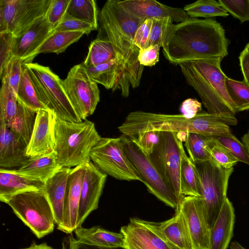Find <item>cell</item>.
I'll return each mask as SVG.
<instances>
[{"mask_svg":"<svg viewBox=\"0 0 249 249\" xmlns=\"http://www.w3.org/2000/svg\"><path fill=\"white\" fill-rule=\"evenodd\" d=\"M212 160L225 168L233 167L239 160L225 147L219 143L213 137L210 146Z\"/></svg>","mask_w":249,"mask_h":249,"instance_id":"cell-40","label":"cell"},{"mask_svg":"<svg viewBox=\"0 0 249 249\" xmlns=\"http://www.w3.org/2000/svg\"><path fill=\"white\" fill-rule=\"evenodd\" d=\"M226 86L228 94L234 103L237 112L249 109V86L244 81L227 77Z\"/></svg>","mask_w":249,"mask_h":249,"instance_id":"cell-36","label":"cell"},{"mask_svg":"<svg viewBox=\"0 0 249 249\" xmlns=\"http://www.w3.org/2000/svg\"><path fill=\"white\" fill-rule=\"evenodd\" d=\"M99 12L94 0H70L65 16L89 23L98 29Z\"/></svg>","mask_w":249,"mask_h":249,"instance_id":"cell-31","label":"cell"},{"mask_svg":"<svg viewBox=\"0 0 249 249\" xmlns=\"http://www.w3.org/2000/svg\"><path fill=\"white\" fill-rule=\"evenodd\" d=\"M107 178V175L99 170L91 161L85 164L81 189L77 227L81 226L88 215L98 208Z\"/></svg>","mask_w":249,"mask_h":249,"instance_id":"cell-14","label":"cell"},{"mask_svg":"<svg viewBox=\"0 0 249 249\" xmlns=\"http://www.w3.org/2000/svg\"><path fill=\"white\" fill-rule=\"evenodd\" d=\"M0 91V120L4 121L9 127L14 122L18 110L17 95L7 79L1 80Z\"/></svg>","mask_w":249,"mask_h":249,"instance_id":"cell-33","label":"cell"},{"mask_svg":"<svg viewBox=\"0 0 249 249\" xmlns=\"http://www.w3.org/2000/svg\"><path fill=\"white\" fill-rule=\"evenodd\" d=\"M129 138L136 142L146 156H148L152 153L155 146L159 142L160 131H147L141 132L135 137Z\"/></svg>","mask_w":249,"mask_h":249,"instance_id":"cell-45","label":"cell"},{"mask_svg":"<svg viewBox=\"0 0 249 249\" xmlns=\"http://www.w3.org/2000/svg\"><path fill=\"white\" fill-rule=\"evenodd\" d=\"M56 116L48 108L38 110L26 154L32 157L55 151V124Z\"/></svg>","mask_w":249,"mask_h":249,"instance_id":"cell-15","label":"cell"},{"mask_svg":"<svg viewBox=\"0 0 249 249\" xmlns=\"http://www.w3.org/2000/svg\"><path fill=\"white\" fill-rule=\"evenodd\" d=\"M22 249H54L51 246H49L46 243H43L40 244H37L36 242H33L31 245L27 248Z\"/></svg>","mask_w":249,"mask_h":249,"instance_id":"cell-52","label":"cell"},{"mask_svg":"<svg viewBox=\"0 0 249 249\" xmlns=\"http://www.w3.org/2000/svg\"><path fill=\"white\" fill-rule=\"evenodd\" d=\"M61 249H125L124 248H107L84 243L74 238L72 233L68 234L62 241Z\"/></svg>","mask_w":249,"mask_h":249,"instance_id":"cell-49","label":"cell"},{"mask_svg":"<svg viewBox=\"0 0 249 249\" xmlns=\"http://www.w3.org/2000/svg\"><path fill=\"white\" fill-rule=\"evenodd\" d=\"M215 140L227 149L238 160L249 165V155L243 144L232 134L227 136H213Z\"/></svg>","mask_w":249,"mask_h":249,"instance_id":"cell-38","label":"cell"},{"mask_svg":"<svg viewBox=\"0 0 249 249\" xmlns=\"http://www.w3.org/2000/svg\"><path fill=\"white\" fill-rule=\"evenodd\" d=\"M122 233L124 237L125 249H172L166 243L159 238H139L126 233Z\"/></svg>","mask_w":249,"mask_h":249,"instance_id":"cell-39","label":"cell"},{"mask_svg":"<svg viewBox=\"0 0 249 249\" xmlns=\"http://www.w3.org/2000/svg\"><path fill=\"white\" fill-rule=\"evenodd\" d=\"M195 164L200 181V198L211 229L227 197L229 180L234 169L223 168L213 160Z\"/></svg>","mask_w":249,"mask_h":249,"instance_id":"cell-7","label":"cell"},{"mask_svg":"<svg viewBox=\"0 0 249 249\" xmlns=\"http://www.w3.org/2000/svg\"><path fill=\"white\" fill-rule=\"evenodd\" d=\"M97 30V29L89 23L65 15L54 29V31L81 32L86 35Z\"/></svg>","mask_w":249,"mask_h":249,"instance_id":"cell-44","label":"cell"},{"mask_svg":"<svg viewBox=\"0 0 249 249\" xmlns=\"http://www.w3.org/2000/svg\"><path fill=\"white\" fill-rule=\"evenodd\" d=\"M54 131L56 160L62 167H75L91 161V149L102 138L94 123L87 119L71 122L56 117Z\"/></svg>","mask_w":249,"mask_h":249,"instance_id":"cell-4","label":"cell"},{"mask_svg":"<svg viewBox=\"0 0 249 249\" xmlns=\"http://www.w3.org/2000/svg\"><path fill=\"white\" fill-rule=\"evenodd\" d=\"M54 31V27L48 23L45 16L38 19L21 36H14V56L24 63L31 62L36 51Z\"/></svg>","mask_w":249,"mask_h":249,"instance_id":"cell-18","label":"cell"},{"mask_svg":"<svg viewBox=\"0 0 249 249\" xmlns=\"http://www.w3.org/2000/svg\"><path fill=\"white\" fill-rule=\"evenodd\" d=\"M118 4L126 13L142 21L170 17L173 22L178 23L189 18L183 9L169 6L155 0H118Z\"/></svg>","mask_w":249,"mask_h":249,"instance_id":"cell-17","label":"cell"},{"mask_svg":"<svg viewBox=\"0 0 249 249\" xmlns=\"http://www.w3.org/2000/svg\"><path fill=\"white\" fill-rule=\"evenodd\" d=\"M72 168L63 167L53 177L45 183L44 189L52 207L59 229L63 224L64 202L69 176Z\"/></svg>","mask_w":249,"mask_h":249,"instance_id":"cell-23","label":"cell"},{"mask_svg":"<svg viewBox=\"0 0 249 249\" xmlns=\"http://www.w3.org/2000/svg\"><path fill=\"white\" fill-rule=\"evenodd\" d=\"M180 180L181 193L184 196L201 197L200 181L196 167L185 152L181 160Z\"/></svg>","mask_w":249,"mask_h":249,"instance_id":"cell-28","label":"cell"},{"mask_svg":"<svg viewBox=\"0 0 249 249\" xmlns=\"http://www.w3.org/2000/svg\"><path fill=\"white\" fill-rule=\"evenodd\" d=\"M85 164L73 168L69 176L64 202L63 224L59 230L70 234L77 227L81 185Z\"/></svg>","mask_w":249,"mask_h":249,"instance_id":"cell-19","label":"cell"},{"mask_svg":"<svg viewBox=\"0 0 249 249\" xmlns=\"http://www.w3.org/2000/svg\"><path fill=\"white\" fill-rule=\"evenodd\" d=\"M24 61L21 59L13 56L8 64L6 71L1 80L5 77L10 86L17 95L19 83L22 67Z\"/></svg>","mask_w":249,"mask_h":249,"instance_id":"cell-46","label":"cell"},{"mask_svg":"<svg viewBox=\"0 0 249 249\" xmlns=\"http://www.w3.org/2000/svg\"><path fill=\"white\" fill-rule=\"evenodd\" d=\"M50 0H0V33L15 37L23 34L38 19L45 16Z\"/></svg>","mask_w":249,"mask_h":249,"instance_id":"cell-12","label":"cell"},{"mask_svg":"<svg viewBox=\"0 0 249 249\" xmlns=\"http://www.w3.org/2000/svg\"><path fill=\"white\" fill-rule=\"evenodd\" d=\"M202 105L198 100L193 98L185 100L180 105L179 110L181 114L186 118L195 117L201 110Z\"/></svg>","mask_w":249,"mask_h":249,"instance_id":"cell-50","label":"cell"},{"mask_svg":"<svg viewBox=\"0 0 249 249\" xmlns=\"http://www.w3.org/2000/svg\"><path fill=\"white\" fill-rule=\"evenodd\" d=\"M239 60L243 80L249 86V53L244 49L239 56Z\"/></svg>","mask_w":249,"mask_h":249,"instance_id":"cell-51","label":"cell"},{"mask_svg":"<svg viewBox=\"0 0 249 249\" xmlns=\"http://www.w3.org/2000/svg\"><path fill=\"white\" fill-rule=\"evenodd\" d=\"M121 137L125 153L148 192L167 206L176 209L179 202L176 195L165 182L148 157L132 139L124 135Z\"/></svg>","mask_w":249,"mask_h":249,"instance_id":"cell-10","label":"cell"},{"mask_svg":"<svg viewBox=\"0 0 249 249\" xmlns=\"http://www.w3.org/2000/svg\"><path fill=\"white\" fill-rule=\"evenodd\" d=\"M40 102L53 111L57 118L80 122L62 85V80L48 67L32 62L24 63Z\"/></svg>","mask_w":249,"mask_h":249,"instance_id":"cell-5","label":"cell"},{"mask_svg":"<svg viewBox=\"0 0 249 249\" xmlns=\"http://www.w3.org/2000/svg\"><path fill=\"white\" fill-rule=\"evenodd\" d=\"M76 239L89 245L107 248H124V237L121 232L107 231L99 227H78L74 231Z\"/></svg>","mask_w":249,"mask_h":249,"instance_id":"cell-25","label":"cell"},{"mask_svg":"<svg viewBox=\"0 0 249 249\" xmlns=\"http://www.w3.org/2000/svg\"><path fill=\"white\" fill-rule=\"evenodd\" d=\"M56 160V153L28 157L17 170L18 175L28 179L45 183L53 177L61 168Z\"/></svg>","mask_w":249,"mask_h":249,"instance_id":"cell-21","label":"cell"},{"mask_svg":"<svg viewBox=\"0 0 249 249\" xmlns=\"http://www.w3.org/2000/svg\"><path fill=\"white\" fill-rule=\"evenodd\" d=\"M183 141L177 132L160 131V140L148 158L168 187L176 195L179 203L184 197L180 180L182 156L185 152Z\"/></svg>","mask_w":249,"mask_h":249,"instance_id":"cell-8","label":"cell"},{"mask_svg":"<svg viewBox=\"0 0 249 249\" xmlns=\"http://www.w3.org/2000/svg\"><path fill=\"white\" fill-rule=\"evenodd\" d=\"M114 59L116 55L111 43L96 38L90 43L87 56L82 63L85 67H94Z\"/></svg>","mask_w":249,"mask_h":249,"instance_id":"cell-32","label":"cell"},{"mask_svg":"<svg viewBox=\"0 0 249 249\" xmlns=\"http://www.w3.org/2000/svg\"><path fill=\"white\" fill-rule=\"evenodd\" d=\"M190 18L227 17L229 13L215 0H198L185 5L183 8Z\"/></svg>","mask_w":249,"mask_h":249,"instance_id":"cell-34","label":"cell"},{"mask_svg":"<svg viewBox=\"0 0 249 249\" xmlns=\"http://www.w3.org/2000/svg\"><path fill=\"white\" fill-rule=\"evenodd\" d=\"M178 207L185 219L194 249H209L210 229L200 197L185 196Z\"/></svg>","mask_w":249,"mask_h":249,"instance_id":"cell-13","label":"cell"},{"mask_svg":"<svg viewBox=\"0 0 249 249\" xmlns=\"http://www.w3.org/2000/svg\"><path fill=\"white\" fill-rule=\"evenodd\" d=\"M98 22L97 38L111 43L122 70L114 91L119 89L127 98L130 88L140 86L142 75L144 67L138 59L140 49L134 43L135 33L142 21L126 13L119 5L118 0H108L99 13Z\"/></svg>","mask_w":249,"mask_h":249,"instance_id":"cell-2","label":"cell"},{"mask_svg":"<svg viewBox=\"0 0 249 249\" xmlns=\"http://www.w3.org/2000/svg\"><path fill=\"white\" fill-rule=\"evenodd\" d=\"M27 145L0 120V167L9 169L19 167L28 159Z\"/></svg>","mask_w":249,"mask_h":249,"instance_id":"cell-20","label":"cell"},{"mask_svg":"<svg viewBox=\"0 0 249 249\" xmlns=\"http://www.w3.org/2000/svg\"><path fill=\"white\" fill-rule=\"evenodd\" d=\"M173 23L170 17L152 19V26L146 48L155 45H159L161 47Z\"/></svg>","mask_w":249,"mask_h":249,"instance_id":"cell-37","label":"cell"},{"mask_svg":"<svg viewBox=\"0 0 249 249\" xmlns=\"http://www.w3.org/2000/svg\"><path fill=\"white\" fill-rule=\"evenodd\" d=\"M230 42L216 20L189 17L172 25L161 47L165 58L179 65L200 59H223L228 54Z\"/></svg>","mask_w":249,"mask_h":249,"instance_id":"cell-1","label":"cell"},{"mask_svg":"<svg viewBox=\"0 0 249 249\" xmlns=\"http://www.w3.org/2000/svg\"><path fill=\"white\" fill-rule=\"evenodd\" d=\"M231 249H245L238 242L234 241L231 243L230 245Z\"/></svg>","mask_w":249,"mask_h":249,"instance_id":"cell-54","label":"cell"},{"mask_svg":"<svg viewBox=\"0 0 249 249\" xmlns=\"http://www.w3.org/2000/svg\"><path fill=\"white\" fill-rule=\"evenodd\" d=\"M17 99L30 108L38 111L46 108L39 101L30 79L27 68L24 63L17 93Z\"/></svg>","mask_w":249,"mask_h":249,"instance_id":"cell-35","label":"cell"},{"mask_svg":"<svg viewBox=\"0 0 249 249\" xmlns=\"http://www.w3.org/2000/svg\"><path fill=\"white\" fill-rule=\"evenodd\" d=\"M84 34L81 32L54 31L38 49L35 55L40 53H62Z\"/></svg>","mask_w":249,"mask_h":249,"instance_id":"cell-30","label":"cell"},{"mask_svg":"<svg viewBox=\"0 0 249 249\" xmlns=\"http://www.w3.org/2000/svg\"><path fill=\"white\" fill-rule=\"evenodd\" d=\"M85 68L94 82L101 84L107 89H112L113 91L122 74V69L116 59L94 67Z\"/></svg>","mask_w":249,"mask_h":249,"instance_id":"cell-26","label":"cell"},{"mask_svg":"<svg viewBox=\"0 0 249 249\" xmlns=\"http://www.w3.org/2000/svg\"><path fill=\"white\" fill-rule=\"evenodd\" d=\"M222 60L200 59L178 65L186 83L197 93L208 113L237 121L236 107L227 90L228 77L222 70Z\"/></svg>","mask_w":249,"mask_h":249,"instance_id":"cell-3","label":"cell"},{"mask_svg":"<svg viewBox=\"0 0 249 249\" xmlns=\"http://www.w3.org/2000/svg\"><path fill=\"white\" fill-rule=\"evenodd\" d=\"M62 85L73 109L82 121L94 113L100 101V91L83 63L71 69L66 78L62 80Z\"/></svg>","mask_w":249,"mask_h":249,"instance_id":"cell-11","label":"cell"},{"mask_svg":"<svg viewBox=\"0 0 249 249\" xmlns=\"http://www.w3.org/2000/svg\"><path fill=\"white\" fill-rule=\"evenodd\" d=\"M242 138V142L245 146L249 155V128L246 133L244 134Z\"/></svg>","mask_w":249,"mask_h":249,"instance_id":"cell-53","label":"cell"},{"mask_svg":"<svg viewBox=\"0 0 249 249\" xmlns=\"http://www.w3.org/2000/svg\"><path fill=\"white\" fill-rule=\"evenodd\" d=\"M70 0H50L45 17L54 29L66 15Z\"/></svg>","mask_w":249,"mask_h":249,"instance_id":"cell-43","label":"cell"},{"mask_svg":"<svg viewBox=\"0 0 249 249\" xmlns=\"http://www.w3.org/2000/svg\"><path fill=\"white\" fill-rule=\"evenodd\" d=\"M213 137L195 133H186L184 145L189 158L194 163L212 160L210 146Z\"/></svg>","mask_w":249,"mask_h":249,"instance_id":"cell-27","label":"cell"},{"mask_svg":"<svg viewBox=\"0 0 249 249\" xmlns=\"http://www.w3.org/2000/svg\"><path fill=\"white\" fill-rule=\"evenodd\" d=\"M90 160L102 173L120 180L140 181L138 172L126 155L121 136L103 138L92 148Z\"/></svg>","mask_w":249,"mask_h":249,"instance_id":"cell-9","label":"cell"},{"mask_svg":"<svg viewBox=\"0 0 249 249\" xmlns=\"http://www.w3.org/2000/svg\"><path fill=\"white\" fill-rule=\"evenodd\" d=\"M234 210L227 197L210 231L209 249H227L233 235Z\"/></svg>","mask_w":249,"mask_h":249,"instance_id":"cell-22","label":"cell"},{"mask_svg":"<svg viewBox=\"0 0 249 249\" xmlns=\"http://www.w3.org/2000/svg\"><path fill=\"white\" fill-rule=\"evenodd\" d=\"M221 6L241 23L249 21V0H218Z\"/></svg>","mask_w":249,"mask_h":249,"instance_id":"cell-41","label":"cell"},{"mask_svg":"<svg viewBox=\"0 0 249 249\" xmlns=\"http://www.w3.org/2000/svg\"><path fill=\"white\" fill-rule=\"evenodd\" d=\"M244 49L249 53V42L246 45Z\"/></svg>","mask_w":249,"mask_h":249,"instance_id":"cell-55","label":"cell"},{"mask_svg":"<svg viewBox=\"0 0 249 249\" xmlns=\"http://www.w3.org/2000/svg\"><path fill=\"white\" fill-rule=\"evenodd\" d=\"M14 36L9 32L0 33V77L5 73L10 61L14 56L13 45Z\"/></svg>","mask_w":249,"mask_h":249,"instance_id":"cell-42","label":"cell"},{"mask_svg":"<svg viewBox=\"0 0 249 249\" xmlns=\"http://www.w3.org/2000/svg\"><path fill=\"white\" fill-rule=\"evenodd\" d=\"M4 203L38 238L52 233L55 220L44 188L23 192L9 197Z\"/></svg>","mask_w":249,"mask_h":249,"instance_id":"cell-6","label":"cell"},{"mask_svg":"<svg viewBox=\"0 0 249 249\" xmlns=\"http://www.w3.org/2000/svg\"><path fill=\"white\" fill-rule=\"evenodd\" d=\"M44 185L18 175L15 170L0 168V200L2 202L15 195L43 189Z\"/></svg>","mask_w":249,"mask_h":249,"instance_id":"cell-24","label":"cell"},{"mask_svg":"<svg viewBox=\"0 0 249 249\" xmlns=\"http://www.w3.org/2000/svg\"><path fill=\"white\" fill-rule=\"evenodd\" d=\"M37 112L18 100L16 116L9 127L27 145L31 139Z\"/></svg>","mask_w":249,"mask_h":249,"instance_id":"cell-29","label":"cell"},{"mask_svg":"<svg viewBox=\"0 0 249 249\" xmlns=\"http://www.w3.org/2000/svg\"><path fill=\"white\" fill-rule=\"evenodd\" d=\"M152 19H146L140 25L135 33L134 43L140 50L146 48L150 30Z\"/></svg>","mask_w":249,"mask_h":249,"instance_id":"cell-48","label":"cell"},{"mask_svg":"<svg viewBox=\"0 0 249 249\" xmlns=\"http://www.w3.org/2000/svg\"><path fill=\"white\" fill-rule=\"evenodd\" d=\"M136 218L138 222L153 231L172 249H194L186 223L178 207L172 217L160 222Z\"/></svg>","mask_w":249,"mask_h":249,"instance_id":"cell-16","label":"cell"},{"mask_svg":"<svg viewBox=\"0 0 249 249\" xmlns=\"http://www.w3.org/2000/svg\"><path fill=\"white\" fill-rule=\"evenodd\" d=\"M160 46L155 45L140 50L138 59L141 65L144 67L155 66L159 60Z\"/></svg>","mask_w":249,"mask_h":249,"instance_id":"cell-47","label":"cell"}]
</instances>
